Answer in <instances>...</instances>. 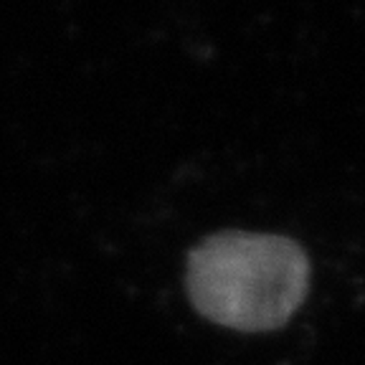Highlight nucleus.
Here are the masks:
<instances>
[{
  "label": "nucleus",
  "instance_id": "f257e3e1",
  "mask_svg": "<svg viewBox=\"0 0 365 365\" xmlns=\"http://www.w3.org/2000/svg\"><path fill=\"white\" fill-rule=\"evenodd\" d=\"M304 251L289 239L218 234L190 254L188 292L198 312L234 330L284 325L307 294Z\"/></svg>",
  "mask_w": 365,
  "mask_h": 365
}]
</instances>
